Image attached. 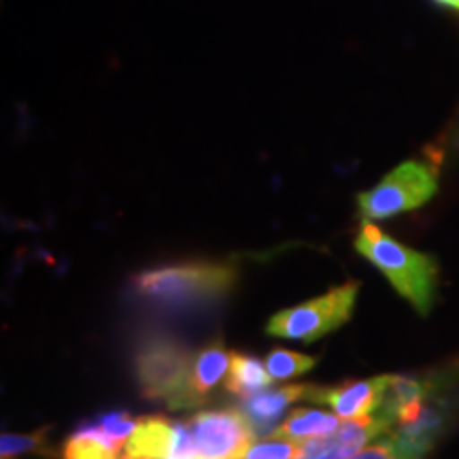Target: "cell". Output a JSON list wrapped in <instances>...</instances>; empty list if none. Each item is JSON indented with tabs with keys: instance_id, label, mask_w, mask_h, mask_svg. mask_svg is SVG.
<instances>
[{
	"instance_id": "6da1fadb",
	"label": "cell",
	"mask_w": 459,
	"mask_h": 459,
	"mask_svg": "<svg viewBox=\"0 0 459 459\" xmlns=\"http://www.w3.org/2000/svg\"><path fill=\"white\" fill-rule=\"evenodd\" d=\"M355 249L385 274L394 290L406 298L417 313H429L438 285V264L432 255L398 243L368 221H364L355 238Z\"/></svg>"
},
{
	"instance_id": "7a4b0ae2",
	"label": "cell",
	"mask_w": 459,
	"mask_h": 459,
	"mask_svg": "<svg viewBox=\"0 0 459 459\" xmlns=\"http://www.w3.org/2000/svg\"><path fill=\"white\" fill-rule=\"evenodd\" d=\"M237 279V271L221 262H187L145 271L134 279V290L143 298L164 307L206 302L226 294Z\"/></svg>"
},
{
	"instance_id": "3957f363",
	"label": "cell",
	"mask_w": 459,
	"mask_h": 459,
	"mask_svg": "<svg viewBox=\"0 0 459 459\" xmlns=\"http://www.w3.org/2000/svg\"><path fill=\"white\" fill-rule=\"evenodd\" d=\"M194 359L179 341L169 336L147 338L136 353V375L143 395L164 400L170 409H189V377Z\"/></svg>"
},
{
	"instance_id": "277c9868",
	"label": "cell",
	"mask_w": 459,
	"mask_h": 459,
	"mask_svg": "<svg viewBox=\"0 0 459 459\" xmlns=\"http://www.w3.org/2000/svg\"><path fill=\"white\" fill-rule=\"evenodd\" d=\"M436 192H438V170L432 164L409 160L389 172L377 187L359 194V215L364 221L389 220L394 215L419 209Z\"/></svg>"
},
{
	"instance_id": "5b68a950",
	"label": "cell",
	"mask_w": 459,
	"mask_h": 459,
	"mask_svg": "<svg viewBox=\"0 0 459 459\" xmlns=\"http://www.w3.org/2000/svg\"><path fill=\"white\" fill-rule=\"evenodd\" d=\"M358 290V281H347L325 296L281 311L268 324V334L302 342L317 341L328 332L341 328L344 321L351 317Z\"/></svg>"
},
{
	"instance_id": "8992f818",
	"label": "cell",
	"mask_w": 459,
	"mask_h": 459,
	"mask_svg": "<svg viewBox=\"0 0 459 459\" xmlns=\"http://www.w3.org/2000/svg\"><path fill=\"white\" fill-rule=\"evenodd\" d=\"M186 428L204 459H238L255 436L238 409L200 411L187 419Z\"/></svg>"
},
{
	"instance_id": "52a82bcc",
	"label": "cell",
	"mask_w": 459,
	"mask_h": 459,
	"mask_svg": "<svg viewBox=\"0 0 459 459\" xmlns=\"http://www.w3.org/2000/svg\"><path fill=\"white\" fill-rule=\"evenodd\" d=\"M389 428L392 423L381 415L347 419L334 432L304 443L298 459H349Z\"/></svg>"
},
{
	"instance_id": "ba28073f",
	"label": "cell",
	"mask_w": 459,
	"mask_h": 459,
	"mask_svg": "<svg viewBox=\"0 0 459 459\" xmlns=\"http://www.w3.org/2000/svg\"><path fill=\"white\" fill-rule=\"evenodd\" d=\"M389 377H377L368 381H349L336 387L308 385L304 398L334 409L342 419H359L375 415L385 395Z\"/></svg>"
},
{
	"instance_id": "9c48e42d",
	"label": "cell",
	"mask_w": 459,
	"mask_h": 459,
	"mask_svg": "<svg viewBox=\"0 0 459 459\" xmlns=\"http://www.w3.org/2000/svg\"><path fill=\"white\" fill-rule=\"evenodd\" d=\"M308 385H287L268 392H254L240 395L238 411L247 419L255 434H273L279 426V419L287 411V406L298 398L307 395Z\"/></svg>"
},
{
	"instance_id": "30bf717a",
	"label": "cell",
	"mask_w": 459,
	"mask_h": 459,
	"mask_svg": "<svg viewBox=\"0 0 459 459\" xmlns=\"http://www.w3.org/2000/svg\"><path fill=\"white\" fill-rule=\"evenodd\" d=\"M175 436L177 423L164 417H143L126 443L124 459H169Z\"/></svg>"
},
{
	"instance_id": "8fae6325",
	"label": "cell",
	"mask_w": 459,
	"mask_h": 459,
	"mask_svg": "<svg viewBox=\"0 0 459 459\" xmlns=\"http://www.w3.org/2000/svg\"><path fill=\"white\" fill-rule=\"evenodd\" d=\"M230 361H232V353H228V349L223 347L221 342H211L209 347H204L203 351L196 355L192 377H189V409H196V406L203 404L211 389H213L217 383L221 381V377L228 372Z\"/></svg>"
},
{
	"instance_id": "7c38bea8",
	"label": "cell",
	"mask_w": 459,
	"mask_h": 459,
	"mask_svg": "<svg viewBox=\"0 0 459 459\" xmlns=\"http://www.w3.org/2000/svg\"><path fill=\"white\" fill-rule=\"evenodd\" d=\"M341 417L328 415V412L313 411V409H294L290 417L271 434L273 438L290 440V443L304 445L308 440L325 436L341 426Z\"/></svg>"
},
{
	"instance_id": "4fadbf2b",
	"label": "cell",
	"mask_w": 459,
	"mask_h": 459,
	"mask_svg": "<svg viewBox=\"0 0 459 459\" xmlns=\"http://www.w3.org/2000/svg\"><path fill=\"white\" fill-rule=\"evenodd\" d=\"M273 377L268 375V368L254 355H240L232 353V361H230V375L226 381L228 392L237 395H247L260 392L271 385Z\"/></svg>"
},
{
	"instance_id": "5bb4252c",
	"label": "cell",
	"mask_w": 459,
	"mask_h": 459,
	"mask_svg": "<svg viewBox=\"0 0 459 459\" xmlns=\"http://www.w3.org/2000/svg\"><path fill=\"white\" fill-rule=\"evenodd\" d=\"M117 453L94 426H83L66 443L62 459H117Z\"/></svg>"
},
{
	"instance_id": "9a60e30c",
	"label": "cell",
	"mask_w": 459,
	"mask_h": 459,
	"mask_svg": "<svg viewBox=\"0 0 459 459\" xmlns=\"http://www.w3.org/2000/svg\"><path fill=\"white\" fill-rule=\"evenodd\" d=\"M317 358L311 355H302L294 351H285V349H274L266 358V368L268 375L273 378H290V377H300L304 372L315 368Z\"/></svg>"
},
{
	"instance_id": "2e32d148",
	"label": "cell",
	"mask_w": 459,
	"mask_h": 459,
	"mask_svg": "<svg viewBox=\"0 0 459 459\" xmlns=\"http://www.w3.org/2000/svg\"><path fill=\"white\" fill-rule=\"evenodd\" d=\"M94 428L99 429L102 438H105L115 451H119L126 443H128L132 432H134L136 421L126 415V412H111V415L102 417L99 423H94Z\"/></svg>"
},
{
	"instance_id": "e0dca14e",
	"label": "cell",
	"mask_w": 459,
	"mask_h": 459,
	"mask_svg": "<svg viewBox=\"0 0 459 459\" xmlns=\"http://www.w3.org/2000/svg\"><path fill=\"white\" fill-rule=\"evenodd\" d=\"M48 429H37L32 434H3V443H0V449H3V459H13L15 455H22V453H43L45 446H48Z\"/></svg>"
},
{
	"instance_id": "ac0fdd59",
	"label": "cell",
	"mask_w": 459,
	"mask_h": 459,
	"mask_svg": "<svg viewBox=\"0 0 459 459\" xmlns=\"http://www.w3.org/2000/svg\"><path fill=\"white\" fill-rule=\"evenodd\" d=\"M302 453V445L290 440H266V443L249 445L240 453L238 459H298Z\"/></svg>"
},
{
	"instance_id": "d6986e66",
	"label": "cell",
	"mask_w": 459,
	"mask_h": 459,
	"mask_svg": "<svg viewBox=\"0 0 459 459\" xmlns=\"http://www.w3.org/2000/svg\"><path fill=\"white\" fill-rule=\"evenodd\" d=\"M349 459H409L406 453L402 451V446L395 443V438L378 440L377 445L366 446L359 453H355L353 457Z\"/></svg>"
},
{
	"instance_id": "ffe728a7",
	"label": "cell",
	"mask_w": 459,
	"mask_h": 459,
	"mask_svg": "<svg viewBox=\"0 0 459 459\" xmlns=\"http://www.w3.org/2000/svg\"><path fill=\"white\" fill-rule=\"evenodd\" d=\"M438 4H445V7H451V9H457L459 11V0H436Z\"/></svg>"
},
{
	"instance_id": "44dd1931",
	"label": "cell",
	"mask_w": 459,
	"mask_h": 459,
	"mask_svg": "<svg viewBox=\"0 0 459 459\" xmlns=\"http://www.w3.org/2000/svg\"><path fill=\"white\" fill-rule=\"evenodd\" d=\"M196 459H204V457H196Z\"/></svg>"
}]
</instances>
